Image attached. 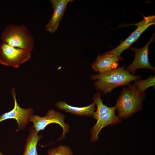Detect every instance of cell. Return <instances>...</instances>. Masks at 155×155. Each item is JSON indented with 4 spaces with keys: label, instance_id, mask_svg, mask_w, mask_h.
<instances>
[{
    "label": "cell",
    "instance_id": "cell-1",
    "mask_svg": "<svg viewBox=\"0 0 155 155\" xmlns=\"http://www.w3.org/2000/svg\"><path fill=\"white\" fill-rule=\"evenodd\" d=\"M125 65L111 70L93 75L91 78L95 80L94 85L103 94L110 92L114 88L129 86L130 82L140 80L142 77L130 73L124 69Z\"/></svg>",
    "mask_w": 155,
    "mask_h": 155
},
{
    "label": "cell",
    "instance_id": "cell-2",
    "mask_svg": "<svg viewBox=\"0 0 155 155\" xmlns=\"http://www.w3.org/2000/svg\"><path fill=\"white\" fill-rule=\"evenodd\" d=\"M145 96V92L139 91L133 85L124 87L115 106L118 116L125 119L140 111Z\"/></svg>",
    "mask_w": 155,
    "mask_h": 155
},
{
    "label": "cell",
    "instance_id": "cell-3",
    "mask_svg": "<svg viewBox=\"0 0 155 155\" xmlns=\"http://www.w3.org/2000/svg\"><path fill=\"white\" fill-rule=\"evenodd\" d=\"M92 99L97 106L92 116L96 122L90 130L91 141L93 142L98 140V134L103 128L109 125H116L121 120L116 115L115 106L108 107L103 104L99 92L94 94Z\"/></svg>",
    "mask_w": 155,
    "mask_h": 155
},
{
    "label": "cell",
    "instance_id": "cell-4",
    "mask_svg": "<svg viewBox=\"0 0 155 155\" xmlns=\"http://www.w3.org/2000/svg\"><path fill=\"white\" fill-rule=\"evenodd\" d=\"M2 42L12 46L31 52L34 41L31 33L24 25L10 24L3 30L1 35Z\"/></svg>",
    "mask_w": 155,
    "mask_h": 155
},
{
    "label": "cell",
    "instance_id": "cell-5",
    "mask_svg": "<svg viewBox=\"0 0 155 155\" xmlns=\"http://www.w3.org/2000/svg\"><path fill=\"white\" fill-rule=\"evenodd\" d=\"M31 52L12 46L4 42L0 44V63L18 68L31 57Z\"/></svg>",
    "mask_w": 155,
    "mask_h": 155
},
{
    "label": "cell",
    "instance_id": "cell-6",
    "mask_svg": "<svg viewBox=\"0 0 155 155\" xmlns=\"http://www.w3.org/2000/svg\"><path fill=\"white\" fill-rule=\"evenodd\" d=\"M65 116L63 114L51 109L49 110L44 117L32 115L29 121L32 123V127L38 133L39 131L44 130L50 124L55 123L59 125L62 127L63 131L61 135L58 139L60 140L65 138V133L69 130V125L65 122Z\"/></svg>",
    "mask_w": 155,
    "mask_h": 155
},
{
    "label": "cell",
    "instance_id": "cell-7",
    "mask_svg": "<svg viewBox=\"0 0 155 155\" xmlns=\"http://www.w3.org/2000/svg\"><path fill=\"white\" fill-rule=\"evenodd\" d=\"M144 18L141 22L131 25L137 26L136 30L124 40L113 49L108 52L119 56L124 50L129 48L131 45L139 38L141 34L150 26L155 24V16L150 15L145 16L142 15Z\"/></svg>",
    "mask_w": 155,
    "mask_h": 155
},
{
    "label": "cell",
    "instance_id": "cell-8",
    "mask_svg": "<svg viewBox=\"0 0 155 155\" xmlns=\"http://www.w3.org/2000/svg\"><path fill=\"white\" fill-rule=\"evenodd\" d=\"M11 94L14 101L13 108L0 116V123L8 119H14L18 124V129L23 130L25 128L29 119L33 115V110L31 108L25 109L20 106L17 102L16 92L14 88L12 89Z\"/></svg>",
    "mask_w": 155,
    "mask_h": 155
},
{
    "label": "cell",
    "instance_id": "cell-9",
    "mask_svg": "<svg viewBox=\"0 0 155 155\" xmlns=\"http://www.w3.org/2000/svg\"><path fill=\"white\" fill-rule=\"evenodd\" d=\"M154 36L155 32L146 44L142 48H130L134 52L135 56L132 62L125 69L129 73L135 74L136 70L140 68H146L153 71H155V68L150 64L148 57L149 46L154 40Z\"/></svg>",
    "mask_w": 155,
    "mask_h": 155
},
{
    "label": "cell",
    "instance_id": "cell-10",
    "mask_svg": "<svg viewBox=\"0 0 155 155\" xmlns=\"http://www.w3.org/2000/svg\"><path fill=\"white\" fill-rule=\"evenodd\" d=\"M123 58L116 55L106 52L99 55L92 64V69L96 72L101 73L117 68L119 61Z\"/></svg>",
    "mask_w": 155,
    "mask_h": 155
},
{
    "label": "cell",
    "instance_id": "cell-11",
    "mask_svg": "<svg viewBox=\"0 0 155 155\" xmlns=\"http://www.w3.org/2000/svg\"><path fill=\"white\" fill-rule=\"evenodd\" d=\"M73 0H51V7L53 12L46 26V30L53 33L57 29L60 22L64 16L67 4Z\"/></svg>",
    "mask_w": 155,
    "mask_h": 155
},
{
    "label": "cell",
    "instance_id": "cell-12",
    "mask_svg": "<svg viewBox=\"0 0 155 155\" xmlns=\"http://www.w3.org/2000/svg\"><path fill=\"white\" fill-rule=\"evenodd\" d=\"M95 104L93 102L88 106L82 107L72 106L64 101H60L55 104L58 109L73 114L80 116H92L95 109Z\"/></svg>",
    "mask_w": 155,
    "mask_h": 155
},
{
    "label": "cell",
    "instance_id": "cell-13",
    "mask_svg": "<svg viewBox=\"0 0 155 155\" xmlns=\"http://www.w3.org/2000/svg\"><path fill=\"white\" fill-rule=\"evenodd\" d=\"M29 133L26 140L22 155H38L37 145L42 135H38V132L33 127L29 129Z\"/></svg>",
    "mask_w": 155,
    "mask_h": 155
},
{
    "label": "cell",
    "instance_id": "cell-14",
    "mask_svg": "<svg viewBox=\"0 0 155 155\" xmlns=\"http://www.w3.org/2000/svg\"><path fill=\"white\" fill-rule=\"evenodd\" d=\"M155 77L150 76L145 80H140L135 81L133 84L140 92H144L145 90L149 87L152 86L155 87Z\"/></svg>",
    "mask_w": 155,
    "mask_h": 155
},
{
    "label": "cell",
    "instance_id": "cell-15",
    "mask_svg": "<svg viewBox=\"0 0 155 155\" xmlns=\"http://www.w3.org/2000/svg\"><path fill=\"white\" fill-rule=\"evenodd\" d=\"M47 155H73L71 148L65 145H60L49 149Z\"/></svg>",
    "mask_w": 155,
    "mask_h": 155
},
{
    "label": "cell",
    "instance_id": "cell-16",
    "mask_svg": "<svg viewBox=\"0 0 155 155\" xmlns=\"http://www.w3.org/2000/svg\"><path fill=\"white\" fill-rule=\"evenodd\" d=\"M0 155H3L0 150Z\"/></svg>",
    "mask_w": 155,
    "mask_h": 155
}]
</instances>
